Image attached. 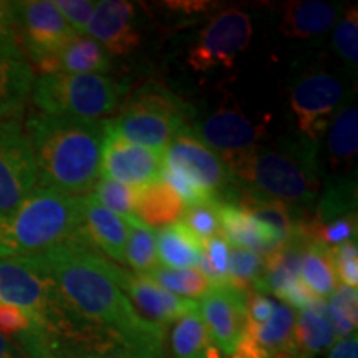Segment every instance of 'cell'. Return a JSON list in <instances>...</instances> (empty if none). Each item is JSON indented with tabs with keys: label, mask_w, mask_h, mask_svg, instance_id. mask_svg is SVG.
Here are the masks:
<instances>
[{
	"label": "cell",
	"mask_w": 358,
	"mask_h": 358,
	"mask_svg": "<svg viewBox=\"0 0 358 358\" xmlns=\"http://www.w3.org/2000/svg\"><path fill=\"white\" fill-rule=\"evenodd\" d=\"M30 257L85 320L108 335L123 358H166V330L136 310L115 279L113 262L77 243Z\"/></svg>",
	"instance_id": "6da1fadb"
},
{
	"label": "cell",
	"mask_w": 358,
	"mask_h": 358,
	"mask_svg": "<svg viewBox=\"0 0 358 358\" xmlns=\"http://www.w3.org/2000/svg\"><path fill=\"white\" fill-rule=\"evenodd\" d=\"M38 171V186L87 196L100 179L108 120L32 113L25 123Z\"/></svg>",
	"instance_id": "7a4b0ae2"
},
{
	"label": "cell",
	"mask_w": 358,
	"mask_h": 358,
	"mask_svg": "<svg viewBox=\"0 0 358 358\" xmlns=\"http://www.w3.org/2000/svg\"><path fill=\"white\" fill-rule=\"evenodd\" d=\"M227 168L232 186L241 192L282 203L299 219L312 211L319 198V143L302 134L257 145Z\"/></svg>",
	"instance_id": "3957f363"
},
{
	"label": "cell",
	"mask_w": 358,
	"mask_h": 358,
	"mask_svg": "<svg viewBox=\"0 0 358 358\" xmlns=\"http://www.w3.org/2000/svg\"><path fill=\"white\" fill-rule=\"evenodd\" d=\"M65 243L82 244V196L37 186L0 216V259L30 257Z\"/></svg>",
	"instance_id": "277c9868"
},
{
	"label": "cell",
	"mask_w": 358,
	"mask_h": 358,
	"mask_svg": "<svg viewBox=\"0 0 358 358\" xmlns=\"http://www.w3.org/2000/svg\"><path fill=\"white\" fill-rule=\"evenodd\" d=\"M192 108L158 83H146L124 101L120 115L108 120L116 136L163 153L181 129L192 122Z\"/></svg>",
	"instance_id": "5b68a950"
},
{
	"label": "cell",
	"mask_w": 358,
	"mask_h": 358,
	"mask_svg": "<svg viewBox=\"0 0 358 358\" xmlns=\"http://www.w3.org/2000/svg\"><path fill=\"white\" fill-rule=\"evenodd\" d=\"M127 85L106 75L55 73L35 78L32 101L40 113L98 120L118 108Z\"/></svg>",
	"instance_id": "8992f818"
},
{
	"label": "cell",
	"mask_w": 358,
	"mask_h": 358,
	"mask_svg": "<svg viewBox=\"0 0 358 358\" xmlns=\"http://www.w3.org/2000/svg\"><path fill=\"white\" fill-rule=\"evenodd\" d=\"M163 166L181 174L209 201H229L234 189L229 168L221 156L192 133L181 129L163 151Z\"/></svg>",
	"instance_id": "52a82bcc"
},
{
	"label": "cell",
	"mask_w": 358,
	"mask_h": 358,
	"mask_svg": "<svg viewBox=\"0 0 358 358\" xmlns=\"http://www.w3.org/2000/svg\"><path fill=\"white\" fill-rule=\"evenodd\" d=\"M345 101L342 78L327 69H312L295 80L289 105L299 133L319 143L327 134L335 113Z\"/></svg>",
	"instance_id": "ba28073f"
},
{
	"label": "cell",
	"mask_w": 358,
	"mask_h": 358,
	"mask_svg": "<svg viewBox=\"0 0 358 358\" xmlns=\"http://www.w3.org/2000/svg\"><path fill=\"white\" fill-rule=\"evenodd\" d=\"M254 29L248 12L226 8L214 15L187 52V65L198 73L232 69L236 58L249 47Z\"/></svg>",
	"instance_id": "9c48e42d"
},
{
	"label": "cell",
	"mask_w": 358,
	"mask_h": 358,
	"mask_svg": "<svg viewBox=\"0 0 358 358\" xmlns=\"http://www.w3.org/2000/svg\"><path fill=\"white\" fill-rule=\"evenodd\" d=\"M38 186L32 145L19 120L0 122V216L19 208Z\"/></svg>",
	"instance_id": "30bf717a"
},
{
	"label": "cell",
	"mask_w": 358,
	"mask_h": 358,
	"mask_svg": "<svg viewBox=\"0 0 358 358\" xmlns=\"http://www.w3.org/2000/svg\"><path fill=\"white\" fill-rule=\"evenodd\" d=\"M15 25L20 50L32 64L55 55L78 37L57 10L53 0L15 2Z\"/></svg>",
	"instance_id": "8fae6325"
},
{
	"label": "cell",
	"mask_w": 358,
	"mask_h": 358,
	"mask_svg": "<svg viewBox=\"0 0 358 358\" xmlns=\"http://www.w3.org/2000/svg\"><path fill=\"white\" fill-rule=\"evenodd\" d=\"M189 128L204 145L221 156L226 164L261 145L267 127L245 116L239 106L224 103L213 113L191 122Z\"/></svg>",
	"instance_id": "7c38bea8"
},
{
	"label": "cell",
	"mask_w": 358,
	"mask_h": 358,
	"mask_svg": "<svg viewBox=\"0 0 358 358\" xmlns=\"http://www.w3.org/2000/svg\"><path fill=\"white\" fill-rule=\"evenodd\" d=\"M113 275L136 310L164 330L186 313L198 308L196 301L178 297L146 274L124 271L123 267L113 264Z\"/></svg>",
	"instance_id": "4fadbf2b"
},
{
	"label": "cell",
	"mask_w": 358,
	"mask_h": 358,
	"mask_svg": "<svg viewBox=\"0 0 358 358\" xmlns=\"http://www.w3.org/2000/svg\"><path fill=\"white\" fill-rule=\"evenodd\" d=\"M198 312L214 345L229 358L248 324L245 294L232 287H213L198 302Z\"/></svg>",
	"instance_id": "5bb4252c"
},
{
	"label": "cell",
	"mask_w": 358,
	"mask_h": 358,
	"mask_svg": "<svg viewBox=\"0 0 358 358\" xmlns=\"http://www.w3.org/2000/svg\"><path fill=\"white\" fill-rule=\"evenodd\" d=\"M161 168V153L123 140L108 128L101 155L103 178L120 185L141 187L158 179Z\"/></svg>",
	"instance_id": "9a60e30c"
},
{
	"label": "cell",
	"mask_w": 358,
	"mask_h": 358,
	"mask_svg": "<svg viewBox=\"0 0 358 358\" xmlns=\"http://www.w3.org/2000/svg\"><path fill=\"white\" fill-rule=\"evenodd\" d=\"M295 310L279 303L264 324H245V329L229 358H297L294 350Z\"/></svg>",
	"instance_id": "2e32d148"
},
{
	"label": "cell",
	"mask_w": 358,
	"mask_h": 358,
	"mask_svg": "<svg viewBox=\"0 0 358 358\" xmlns=\"http://www.w3.org/2000/svg\"><path fill=\"white\" fill-rule=\"evenodd\" d=\"M134 3L127 0H101L85 30L110 55H128L140 47L141 35L134 27Z\"/></svg>",
	"instance_id": "e0dca14e"
},
{
	"label": "cell",
	"mask_w": 358,
	"mask_h": 358,
	"mask_svg": "<svg viewBox=\"0 0 358 358\" xmlns=\"http://www.w3.org/2000/svg\"><path fill=\"white\" fill-rule=\"evenodd\" d=\"M128 241L127 221L96 203L92 196H82V245L100 250L115 262L124 264Z\"/></svg>",
	"instance_id": "ac0fdd59"
},
{
	"label": "cell",
	"mask_w": 358,
	"mask_h": 358,
	"mask_svg": "<svg viewBox=\"0 0 358 358\" xmlns=\"http://www.w3.org/2000/svg\"><path fill=\"white\" fill-rule=\"evenodd\" d=\"M217 213L224 241L232 244V248L254 250L266 257L282 245L274 232L250 216L236 201H219Z\"/></svg>",
	"instance_id": "d6986e66"
},
{
	"label": "cell",
	"mask_w": 358,
	"mask_h": 358,
	"mask_svg": "<svg viewBox=\"0 0 358 358\" xmlns=\"http://www.w3.org/2000/svg\"><path fill=\"white\" fill-rule=\"evenodd\" d=\"M34 65L42 75H101L110 71L111 57L93 38L78 35L55 55L42 58Z\"/></svg>",
	"instance_id": "ffe728a7"
},
{
	"label": "cell",
	"mask_w": 358,
	"mask_h": 358,
	"mask_svg": "<svg viewBox=\"0 0 358 358\" xmlns=\"http://www.w3.org/2000/svg\"><path fill=\"white\" fill-rule=\"evenodd\" d=\"M340 6L322 0H292L280 8L279 30L284 37L308 40L329 32L338 22Z\"/></svg>",
	"instance_id": "44dd1931"
},
{
	"label": "cell",
	"mask_w": 358,
	"mask_h": 358,
	"mask_svg": "<svg viewBox=\"0 0 358 358\" xmlns=\"http://www.w3.org/2000/svg\"><path fill=\"white\" fill-rule=\"evenodd\" d=\"M186 209V203L181 196L163 179L158 178L138 187L134 217L150 229L179 222L185 216Z\"/></svg>",
	"instance_id": "7402d4cb"
},
{
	"label": "cell",
	"mask_w": 358,
	"mask_h": 358,
	"mask_svg": "<svg viewBox=\"0 0 358 358\" xmlns=\"http://www.w3.org/2000/svg\"><path fill=\"white\" fill-rule=\"evenodd\" d=\"M35 73L25 58L0 52V122L17 120L32 96Z\"/></svg>",
	"instance_id": "603a6c76"
},
{
	"label": "cell",
	"mask_w": 358,
	"mask_h": 358,
	"mask_svg": "<svg viewBox=\"0 0 358 358\" xmlns=\"http://www.w3.org/2000/svg\"><path fill=\"white\" fill-rule=\"evenodd\" d=\"M327 140V163L334 173L350 171L358 151V110L348 98L335 113Z\"/></svg>",
	"instance_id": "cb8c5ba5"
},
{
	"label": "cell",
	"mask_w": 358,
	"mask_h": 358,
	"mask_svg": "<svg viewBox=\"0 0 358 358\" xmlns=\"http://www.w3.org/2000/svg\"><path fill=\"white\" fill-rule=\"evenodd\" d=\"M335 334L327 315V302L317 301L306 310H299L294 325V350L297 358H313L329 350Z\"/></svg>",
	"instance_id": "d4e9b609"
},
{
	"label": "cell",
	"mask_w": 358,
	"mask_h": 358,
	"mask_svg": "<svg viewBox=\"0 0 358 358\" xmlns=\"http://www.w3.org/2000/svg\"><path fill=\"white\" fill-rule=\"evenodd\" d=\"M156 254L161 267L192 268L203 256V243L179 221L156 234Z\"/></svg>",
	"instance_id": "484cf974"
},
{
	"label": "cell",
	"mask_w": 358,
	"mask_h": 358,
	"mask_svg": "<svg viewBox=\"0 0 358 358\" xmlns=\"http://www.w3.org/2000/svg\"><path fill=\"white\" fill-rule=\"evenodd\" d=\"M169 350L173 358H226L213 343L198 308L174 322Z\"/></svg>",
	"instance_id": "4316f807"
},
{
	"label": "cell",
	"mask_w": 358,
	"mask_h": 358,
	"mask_svg": "<svg viewBox=\"0 0 358 358\" xmlns=\"http://www.w3.org/2000/svg\"><path fill=\"white\" fill-rule=\"evenodd\" d=\"M236 203L243 206L254 219H257L259 222L267 226L282 244L287 243L290 237L295 234V231H297V224L301 219L282 203L244 194V192H239V199Z\"/></svg>",
	"instance_id": "83f0119b"
},
{
	"label": "cell",
	"mask_w": 358,
	"mask_h": 358,
	"mask_svg": "<svg viewBox=\"0 0 358 358\" xmlns=\"http://www.w3.org/2000/svg\"><path fill=\"white\" fill-rule=\"evenodd\" d=\"M301 279L317 297L324 301L337 289L330 249L317 243H308L301 261Z\"/></svg>",
	"instance_id": "f1b7e54d"
},
{
	"label": "cell",
	"mask_w": 358,
	"mask_h": 358,
	"mask_svg": "<svg viewBox=\"0 0 358 358\" xmlns=\"http://www.w3.org/2000/svg\"><path fill=\"white\" fill-rule=\"evenodd\" d=\"M357 213V179L353 176H338L327 182L324 194L315 206L312 222L325 224L335 219Z\"/></svg>",
	"instance_id": "f546056e"
},
{
	"label": "cell",
	"mask_w": 358,
	"mask_h": 358,
	"mask_svg": "<svg viewBox=\"0 0 358 358\" xmlns=\"http://www.w3.org/2000/svg\"><path fill=\"white\" fill-rule=\"evenodd\" d=\"M151 279H155L163 289L169 290V292L178 295V297L189 299V301H196L203 299L213 285L209 280L203 275L199 268H166L158 266L155 271H151Z\"/></svg>",
	"instance_id": "4dcf8cb0"
},
{
	"label": "cell",
	"mask_w": 358,
	"mask_h": 358,
	"mask_svg": "<svg viewBox=\"0 0 358 358\" xmlns=\"http://www.w3.org/2000/svg\"><path fill=\"white\" fill-rule=\"evenodd\" d=\"M127 249H124V264L138 274H150L159 266L156 254V232L155 229L143 226L134 219L129 221Z\"/></svg>",
	"instance_id": "1f68e13d"
},
{
	"label": "cell",
	"mask_w": 358,
	"mask_h": 358,
	"mask_svg": "<svg viewBox=\"0 0 358 358\" xmlns=\"http://www.w3.org/2000/svg\"><path fill=\"white\" fill-rule=\"evenodd\" d=\"M327 315L332 324L335 337L343 338L357 334L358 294L357 289L338 285L327 302Z\"/></svg>",
	"instance_id": "d6a6232c"
},
{
	"label": "cell",
	"mask_w": 358,
	"mask_h": 358,
	"mask_svg": "<svg viewBox=\"0 0 358 358\" xmlns=\"http://www.w3.org/2000/svg\"><path fill=\"white\" fill-rule=\"evenodd\" d=\"M98 204L108 209L123 221H134V206H136L138 187L120 185V182L110 181V179H98L95 187L90 192Z\"/></svg>",
	"instance_id": "836d02e7"
},
{
	"label": "cell",
	"mask_w": 358,
	"mask_h": 358,
	"mask_svg": "<svg viewBox=\"0 0 358 358\" xmlns=\"http://www.w3.org/2000/svg\"><path fill=\"white\" fill-rule=\"evenodd\" d=\"M266 259L249 249L232 248L229 252V282L231 287L239 292H248L262 279Z\"/></svg>",
	"instance_id": "e575fe53"
},
{
	"label": "cell",
	"mask_w": 358,
	"mask_h": 358,
	"mask_svg": "<svg viewBox=\"0 0 358 358\" xmlns=\"http://www.w3.org/2000/svg\"><path fill=\"white\" fill-rule=\"evenodd\" d=\"M229 252L231 248L224 237L216 236L203 243V256L198 267L213 287H231Z\"/></svg>",
	"instance_id": "d590c367"
},
{
	"label": "cell",
	"mask_w": 358,
	"mask_h": 358,
	"mask_svg": "<svg viewBox=\"0 0 358 358\" xmlns=\"http://www.w3.org/2000/svg\"><path fill=\"white\" fill-rule=\"evenodd\" d=\"M332 45L338 57L350 69L358 65V10L357 7L347 8L343 17L334 27Z\"/></svg>",
	"instance_id": "8d00e7d4"
},
{
	"label": "cell",
	"mask_w": 358,
	"mask_h": 358,
	"mask_svg": "<svg viewBox=\"0 0 358 358\" xmlns=\"http://www.w3.org/2000/svg\"><path fill=\"white\" fill-rule=\"evenodd\" d=\"M217 203L219 201H208V203L189 206L181 219V222L198 237L201 243L216 237L221 232Z\"/></svg>",
	"instance_id": "74e56055"
},
{
	"label": "cell",
	"mask_w": 358,
	"mask_h": 358,
	"mask_svg": "<svg viewBox=\"0 0 358 358\" xmlns=\"http://www.w3.org/2000/svg\"><path fill=\"white\" fill-rule=\"evenodd\" d=\"M335 277L348 289H358V245L357 241L330 249Z\"/></svg>",
	"instance_id": "f35d334b"
},
{
	"label": "cell",
	"mask_w": 358,
	"mask_h": 358,
	"mask_svg": "<svg viewBox=\"0 0 358 358\" xmlns=\"http://www.w3.org/2000/svg\"><path fill=\"white\" fill-rule=\"evenodd\" d=\"M53 3L66 20V24L78 35H85V30L96 10L98 2H93V0H53Z\"/></svg>",
	"instance_id": "ab89813d"
},
{
	"label": "cell",
	"mask_w": 358,
	"mask_h": 358,
	"mask_svg": "<svg viewBox=\"0 0 358 358\" xmlns=\"http://www.w3.org/2000/svg\"><path fill=\"white\" fill-rule=\"evenodd\" d=\"M0 52L15 58H25L17 40L15 2L0 0Z\"/></svg>",
	"instance_id": "60d3db41"
},
{
	"label": "cell",
	"mask_w": 358,
	"mask_h": 358,
	"mask_svg": "<svg viewBox=\"0 0 358 358\" xmlns=\"http://www.w3.org/2000/svg\"><path fill=\"white\" fill-rule=\"evenodd\" d=\"M32 329V322L22 308L0 302V334L3 337L19 340Z\"/></svg>",
	"instance_id": "b9f144b4"
},
{
	"label": "cell",
	"mask_w": 358,
	"mask_h": 358,
	"mask_svg": "<svg viewBox=\"0 0 358 358\" xmlns=\"http://www.w3.org/2000/svg\"><path fill=\"white\" fill-rule=\"evenodd\" d=\"M279 302L271 299L266 294L256 292V290H248L245 292V319L248 324H264L275 312Z\"/></svg>",
	"instance_id": "7bdbcfd3"
},
{
	"label": "cell",
	"mask_w": 358,
	"mask_h": 358,
	"mask_svg": "<svg viewBox=\"0 0 358 358\" xmlns=\"http://www.w3.org/2000/svg\"><path fill=\"white\" fill-rule=\"evenodd\" d=\"M327 358H358V337L357 334L350 337L335 340L334 345L329 348Z\"/></svg>",
	"instance_id": "ee69618b"
},
{
	"label": "cell",
	"mask_w": 358,
	"mask_h": 358,
	"mask_svg": "<svg viewBox=\"0 0 358 358\" xmlns=\"http://www.w3.org/2000/svg\"><path fill=\"white\" fill-rule=\"evenodd\" d=\"M164 6H166L169 10H176V12H185V13H199V12H208V10H213V8H216V3L213 2H182V0H179V2H164Z\"/></svg>",
	"instance_id": "f6af8a7d"
},
{
	"label": "cell",
	"mask_w": 358,
	"mask_h": 358,
	"mask_svg": "<svg viewBox=\"0 0 358 358\" xmlns=\"http://www.w3.org/2000/svg\"><path fill=\"white\" fill-rule=\"evenodd\" d=\"M0 358H27L15 342L0 334Z\"/></svg>",
	"instance_id": "bcb514c9"
},
{
	"label": "cell",
	"mask_w": 358,
	"mask_h": 358,
	"mask_svg": "<svg viewBox=\"0 0 358 358\" xmlns=\"http://www.w3.org/2000/svg\"><path fill=\"white\" fill-rule=\"evenodd\" d=\"M87 358H115V357H87Z\"/></svg>",
	"instance_id": "7dc6e473"
}]
</instances>
